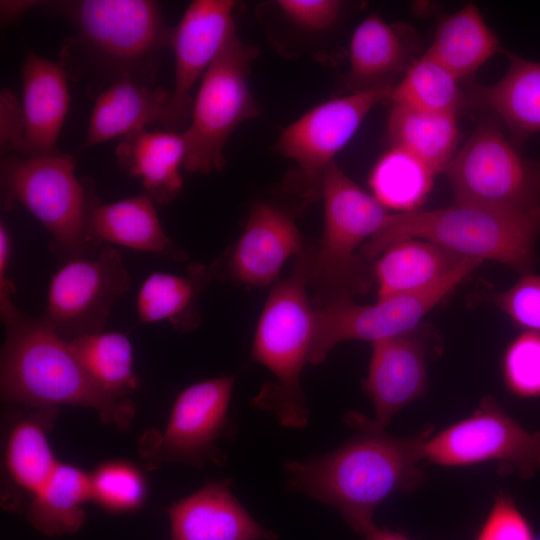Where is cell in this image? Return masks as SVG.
<instances>
[{
  "label": "cell",
  "mask_w": 540,
  "mask_h": 540,
  "mask_svg": "<svg viewBox=\"0 0 540 540\" xmlns=\"http://www.w3.org/2000/svg\"><path fill=\"white\" fill-rule=\"evenodd\" d=\"M365 538L366 540H410L399 532L377 526Z\"/></svg>",
  "instance_id": "cell-42"
},
{
  "label": "cell",
  "mask_w": 540,
  "mask_h": 540,
  "mask_svg": "<svg viewBox=\"0 0 540 540\" xmlns=\"http://www.w3.org/2000/svg\"><path fill=\"white\" fill-rule=\"evenodd\" d=\"M37 1H1V20L10 24L19 19L23 13L34 8Z\"/></svg>",
  "instance_id": "cell-41"
},
{
  "label": "cell",
  "mask_w": 540,
  "mask_h": 540,
  "mask_svg": "<svg viewBox=\"0 0 540 540\" xmlns=\"http://www.w3.org/2000/svg\"><path fill=\"white\" fill-rule=\"evenodd\" d=\"M493 301L517 326L540 334V276L525 274Z\"/></svg>",
  "instance_id": "cell-36"
},
{
  "label": "cell",
  "mask_w": 540,
  "mask_h": 540,
  "mask_svg": "<svg viewBox=\"0 0 540 540\" xmlns=\"http://www.w3.org/2000/svg\"><path fill=\"white\" fill-rule=\"evenodd\" d=\"M475 540H535L530 525L513 500L501 494L495 501Z\"/></svg>",
  "instance_id": "cell-37"
},
{
  "label": "cell",
  "mask_w": 540,
  "mask_h": 540,
  "mask_svg": "<svg viewBox=\"0 0 540 540\" xmlns=\"http://www.w3.org/2000/svg\"><path fill=\"white\" fill-rule=\"evenodd\" d=\"M393 85L350 92L311 108L288 125L276 142V150L291 160L304 180V193L321 192L326 169L354 136L372 108L389 99Z\"/></svg>",
  "instance_id": "cell-13"
},
{
  "label": "cell",
  "mask_w": 540,
  "mask_h": 540,
  "mask_svg": "<svg viewBox=\"0 0 540 540\" xmlns=\"http://www.w3.org/2000/svg\"><path fill=\"white\" fill-rule=\"evenodd\" d=\"M457 79L446 67L425 52L414 59L394 84L392 104L420 110L456 113L463 102Z\"/></svg>",
  "instance_id": "cell-33"
},
{
  "label": "cell",
  "mask_w": 540,
  "mask_h": 540,
  "mask_svg": "<svg viewBox=\"0 0 540 540\" xmlns=\"http://www.w3.org/2000/svg\"><path fill=\"white\" fill-rule=\"evenodd\" d=\"M387 132L392 146L417 157L435 175L446 171L457 152L456 113L392 104Z\"/></svg>",
  "instance_id": "cell-28"
},
{
  "label": "cell",
  "mask_w": 540,
  "mask_h": 540,
  "mask_svg": "<svg viewBox=\"0 0 540 540\" xmlns=\"http://www.w3.org/2000/svg\"><path fill=\"white\" fill-rule=\"evenodd\" d=\"M257 50L235 33L199 82L193 98L184 169L210 174L225 165V146L236 128L260 114L249 74Z\"/></svg>",
  "instance_id": "cell-8"
},
{
  "label": "cell",
  "mask_w": 540,
  "mask_h": 540,
  "mask_svg": "<svg viewBox=\"0 0 540 540\" xmlns=\"http://www.w3.org/2000/svg\"><path fill=\"white\" fill-rule=\"evenodd\" d=\"M24 118L23 156L60 151L57 141L70 106L69 76L60 61L26 49L21 67Z\"/></svg>",
  "instance_id": "cell-18"
},
{
  "label": "cell",
  "mask_w": 540,
  "mask_h": 540,
  "mask_svg": "<svg viewBox=\"0 0 540 540\" xmlns=\"http://www.w3.org/2000/svg\"><path fill=\"white\" fill-rule=\"evenodd\" d=\"M445 173L455 203L505 212L540 207V158L522 155L491 121L476 127Z\"/></svg>",
  "instance_id": "cell-9"
},
{
  "label": "cell",
  "mask_w": 540,
  "mask_h": 540,
  "mask_svg": "<svg viewBox=\"0 0 540 540\" xmlns=\"http://www.w3.org/2000/svg\"><path fill=\"white\" fill-rule=\"evenodd\" d=\"M11 236L3 220L0 222V295H13L14 283L8 278L7 271L11 256Z\"/></svg>",
  "instance_id": "cell-40"
},
{
  "label": "cell",
  "mask_w": 540,
  "mask_h": 540,
  "mask_svg": "<svg viewBox=\"0 0 540 540\" xmlns=\"http://www.w3.org/2000/svg\"><path fill=\"white\" fill-rule=\"evenodd\" d=\"M501 50L478 7L469 3L440 22L426 52L460 80Z\"/></svg>",
  "instance_id": "cell-29"
},
{
  "label": "cell",
  "mask_w": 540,
  "mask_h": 540,
  "mask_svg": "<svg viewBox=\"0 0 540 540\" xmlns=\"http://www.w3.org/2000/svg\"><path fill=\"white\" fill-rule=\"evenodd\" d=\"M170 93L157 83L135 78L117 80L93 98L87 133L80 152L161 124L170 104Z\"/></svg>",
  "instance_id": "cell-21"
},
{
  "label": "cell",
  "mask_w": 540,
  "mask_h": 540,
  "mask_svg": "<svg viewBox=\"0 0 540 540\" xmlns=\"http://www.w3.org/2000/svg\"><path fill=\"white\" fill-rule=\"evenodd\" d=\"M0 179L2 209H27L49 232L50 250L63 263L98 255L103 246L91 214L100 201L91 184L77 178L73 155H7L1 157Z\"/></svg>",
  "instance_id": "cell-5"
},
{
  "label": "cell",
  "mask_w": 540,
  "mask_h": 540,
  "mask_svg": "<svg viewBox=\"0 0 540 540\" xmlns=\"http://www.w3.org/2000/svg\"><path fill=\"white\" fill-rule=\"evenodd\" d=\"M277 6L285 18L297 27L321 32L335 24L342 3L336 0H278Z\"/></svg>",
  "instance_id": "cell-38"
},
{
  "label": "cell",
  "mask_w": 540,
  "mask_h": 540,
  "mask_svg": "<svg viewBox=\"0 0 540 540\" xmlns=\"http://www.w3.org/2000/svg\"><path fill=\"white\" fill-rule=\"evenodd\" d=\"M68 345L92 377L105 391L128 397L139 385L133 368V348L120 332H100L68 341Z\"/></svg>",
  "instance_id": "cell-31"
},
{
  "label": "cell",
  "mask_w": 540,
  "mask_h": 540,
  "mask_svg": "<svg viewBox=\"0 0 540 540\" xmlns=\"http://www.w3.org/2000/svg\"><path fill=\"white\" fill-rule=\"evenodd\" d=\"M538 540H540V539H538Z\"/></svg>",
  "instance_id": "cell-43"
},
{
  "label": "cell",
  "mask_w": 540,
  "mask_h": 540,
  "mask_svg": "<svg viewBox=\"0 0 540 540\" xmlns=\"http://www.w3.org/2000/svg\"><path fill=\"white\" fill-rule=\"evenodd\" d=\"M92 499L108 511L126 512L141 506L146 484L141 472L124 461L107 462L90 475Z\"/></svg>",
  "instance_id": "cell-34"
},
{
  "label": "cell",
  "mask_w": 540,
  "mask_h": 540,
  "mask_svg": "<svg viewBox=\"0 0 540 540\" xmlns=\"http://www.w3.org/2000/svg\"><path fill=\"white\" fill-rule=\"evenodd\" d=\"M5 329L0 391L4 401L24 408L73 405L94 409L101 421L126 431L136 413L129 397L101 388L72 353L68 341L42 318L25 315L11 295H0Z\"/></svg>",
  "instance_id": "cell-3"
},
{
  "label": "cell",
  "mask_w": 540,
  "mask_h": 540,
  "mask_svg": "<svg viewBox=\"0 0 540 540\" xmlns=\"http://www.w3.org/2000/svg\"><path fill=\"white\" fill-rule=\"evenodd\" d=\"M324 204L322 237L305 251L308 286L319 305L351 297L369 286L361 247L385 224L390 213L372 194L364 191L336 164L321 182Z\"/></svg>",
  "instance_id": "cell-7"
},
{
  "label": "cell",
  "mask_w": 540,
  "mask_h": 540,
  "mask_svg": "<svg viewBox=\"0 0 540 540\" xmlns=\"http://www.w3.org/2000/svg\"><path fill=\"white\" fill-rule=\"evenodd\" d=\"M540 207L505 212L455 203L433 210L390 213L383 227L360 249L366 262L406 239H423L479 261L504 264L522 275L537 263Z\"/></svg>",
  "instance_id": "cell-4"
},
{
  "label": "cell",
  "mask_w": 540,
  "mask_h": 540,
  "mask_svg": "<svg viewBox=\"0 0 540 540\" xmlns=\"http://www.w3.org/2000/svg\"><path fill=\"white\" fill-rule=\"evenodd\" d=\"M130 283L121 252L104 245L94 258L63 263L51 278L41 317L67 341L100 333Z\"/></svg>",
  "instance_id": "cell-12"
},
{
  "label": "cell",
  "mask_w": 540,
  "mask_h": 540,
  "mask_svg": "<svg viewBox=\"0 0 540 540\" xmlns=\"http://www.w3.org/2000/svg\"><path fill=\"white\" fill-rule=\"evenodd\" d=\"M466 276L454 277L432 289L411 295L357 304L351 297L327 301L316 308L309 364L323 362L339 343L374 342L411 334L423 317L444 300Z\"/></svg>",
  "instance_id": "cell-14"
},
{
  "label": "cell",
  "mask_w": 540,
  "mask_h": 540,
  "mask_svg": "<svg viewBox=\"0 0 540 540\" xmlns=\"http://www.w3.org/2000/svg\"><path fill=\"white\" fill-rule=\"evenodd\" d=\"M345 422L354 433L334 450L284 463L286 485L334 507L364 537L375 527L378 506L397 492L419 486L424 474L422 445L428 428L409 437H394L374 420L350 412Z\"/></svg>",
  "instance_id": "cell-1"
},
{
  "label": "cell",
  "mask_w": 540,
  "mask_h": 540,
  "mask_svg": "<svg viewBox=\"0 0 540 540\" xmlns=\"http://www.w3.org/2000/svg\"><path fill=\"white\" fill-rule=\"evenodd\" d=\"M115 155L119 166L140 179L145 194L156 204L168 205L179 195L187 155L183 130L138 131L120 139Z\"/></svg>",
  "instance_id": "cell-22"
},
{
  "label": "cell",
  "mask_w": 540,
  "mask_h": 540,
  "mask_svg": "<svg viewBox=\"0 0 540 540\" xmlns=\"http://www.w3.org/2000/svg\"><path fill=\"white\" fill-rule=\"evenodd\" d=\"M435 174L411 153L392 146L375 163L369 176L372 195L386 208L418 210L432 188Z\"/></svg>",
  "instance_id": "cell-32"
},
{
  "label": "cell",
  "mask_w": 540,
  "mask_h": 540,
  "mask_svg": "<svg viewBox=\"0 0 540 540\" xmlns=\"http://www.w3.org/2000/svg\"><path fill=\"white\" fill-rule=\"evenodd\" d=\"M305 250L293 217L267 202L254 204L230 253L228 270L238 282L263 287L273 283L285 263Z\"/></svg>",
  "instance_id": "cell-16"
},
{
  "label": "cell",
  "mask_w": 540,
  "mask_h": 540,
  "mask_svg": "<svg viewBox=\"0 0 540 540\" xmlns=\"http://www.w3.org/2000/svg\"><path fill=\"white\" fill-rule=\"evenodd\" d=\"M91 228L102 244L108 242L177 262L188 258L165 232L155 202L147 194L99 202L91 214Z\"/></svg>",
  "instance_id": "cell-24"
},
{
  "label": "cell",
  "mask_w": 540,
  "mask_h": 540,
  "mask_svg": "<svg viewBox=\"0 0 540 540\" xmlns=\"http://www.w3.org/2000/svg\"><path fill=\"white\" fill-rule=\"evenodd\" d=\"M233 376L194 383L174 401L164 432L149 431L140 441L141 457L150 468L181 462L203 468L224 461L218 443L230 431L229 405Z\"/></svg>",
  "instance_id": "cell-10"
},
{
  "label": "cell",
  "mask_w": 540,
  "mask_h": 540,
  "mask_svg": "<svg viewBox=\"0 0 540 540\" xmlns=\"http://www.w3.org/2000/svg\"><path fill=\"white\" fill-rule=\"evenodd\" d=\"M24 141V118L21 101L13 91L0 93V152L1 157L21 154Z\"/></svg>",
  "instance_id": "cell-39"
},
{
  "label": "cell",
  "mask_w": 540,
  "mask_h": 540,
  "mask_svg": "<svg viewBox=\"0 0 540 540\" xmlns=\"http://www.w3.org/2000/svg\"><path fill=\"white\" fill-rule=\"evenodd\" d=\"M90 499V476L78 467L58 463L30 500L27 517L32 526L45 535L72 534L83 526L84 504Z\"/></svg>",
  "instance_id": "cell-30"
},
{
  "label": "cell",
  "mask_w": 540,
  "mask_h": 540,
  "mask_svg": "<svg viewBox=\"0 0 540 540\" xmlns=\"http://www.w3.org/2000/svg\"><path fill=\"white\" fill-rule=\"evenodd\" d=\"M213 276L200 263L189 266L183 276L154 272L147 276L137 295L139 324L167 321L181 333L191 332L200 323L198 299Z\"/></svg>",
  "instance_id": "cell-26"
},
{
  "label": "cell",
  "mask_w": 540,
  "mask_h": 540,
  "mask_svg": "<svg viewBox=\"0 0 540 540\" xmlns=\"http://www.w3.org/2000/svg\"><path fill=\"white\" fill-rule=\"evenodd\" d=\"M371 345L363 388L373 404L374 421L385 428L401 409L425 392L426 351L411 334L380 339Z\"/></svg>",
  "instance_id": "cell-17"
},
{
  "label": "cell",
  "mask_w": 540,
  "mask_h": 540,
  "mask_svg": "<svg viewBox=\"0 0 540 540\" xmlns=\"http://www.w3.org/2000/svg\"><path fill=\"white\" fill-rule=\"evenodd\" d=\"M406 29L389 24L377 14L363 19L349 44L347 86L351 92L383 85L406 71L414 61V42Z\"/></svg>",
  "instance_id": "cell-23"
},
{
  "label": "cell",
  "mask_w": 540,
  "mask_h": 540,
  "mask_svg": "<svg viewBox=\"0 0 540 540\" xmlns=\"http://www.w3.org/2000/svg\"><path fill=\"white\" fill-rule=\"evenodd\" d=\"M61 16L74 27L59 61L69 78L87 80L94 97L124 78L156 83L159 54L170 47L172 29L151 0L37 1L35 8Z\"/></svg>",
  "instance_id": "cell-2"
},
{
  "label": "cell",
  "mask_w": 540,
  "mask_h": 540,
  "mask_svg": "<svg viewBox=\"0 0 540 540\" xmlns=\"http://www.w3.org/2000/svg\"><path fill=\"white\" fill-rule=\"evenodd\" d=\"M307 287L304 250L295 257L292 273L271 289L252 343L253 360L275 377L261 388L252 405L270 411L278 423L290 428H302L309 419L301 374L309 364L316 309Z\"/></svg>",
  "instance_id": "cell-6"
},
{
  "label": "cell",
  "mask_w": 540,
  "mask_h": 540,
  "mask_svg": "<svg viewBox=\"0 0 540 540\" xmlns=\"http://www.w3.org/2000/svg\"><path fill=\"white\" fill-rule=\"evenodd\" d=\"M422 457L445 467L498 462L529 478L540 469V431H527L485 397L469 417L426 438Z\"/></svg>",
  "instance_id": "cell-11"
},
{
  "label": "cell",
  "mask_w": 540,
  "mask_h": 540,
  "mask_svg": "<svg viewBox=\"0 0 540 540\" xmlns=\"http://www.w3.org/2000/svg\"><path fill=\"white\" fill-rule=\"evenodd\" d=\"M509 66L492 85H476L471 99L498 116L517 142L540 132V62L506 53Z\"/></svg>",
  "instance_id": "cell-25"
},
{
  "label": "cell",
  "mask_w": 540,
  "mask_h": 540,
  "mask_svg": "<svg viewBox=\"0 0 540 540\" xmlns=\"http://www.w3.org/2000/svg\"><path fill=\"white\" fill-rule=\"evenodd\" d=\"M235 7L232 0H194L172 29L175 78L164 129L179 131L190 118L193 88L236 33Z\"/></svg>",
  "instance_id": "cell-15"
},
{
  "label": "cell",
  "mask_w": 540,
  "mask_h": 540,
  "mask_svg": "<svg viewBox=\"0 0 540 540\" xmlns=\"http://www.w3.org/2000/svg\"><path fill=\"white\" fill-rule=\"evenodd\" d=\"M231 479L210 482L168 509L170 540H275L241 505Z\"/></svg>",
  "instance_id": "cell-19"
},
{
  "label": "cell",
  "mask_w": 540,
  "mask_h": 540,
  "mask_svg": "<svg viewBox=\"0 0 540 540\" xmlns=\"http://www.w3.org/2000/svg\"><path fill=\"white\" fill-rule=\"evenodd\" d=\"M13 424L5 447V468L12 485L30 500L52 475L58 463L48 433L58 408H26Z\"/></svg>",
  "instance_id": "cell-27"
},
{
  "label": "cell",
  "mask_w": 540,
  "mask_h": 540,
  "mask_svg": "<svg viewBox=\"0 0 540 540\" xmlns=\"http://www.w3.org/2000/svg\"><path fill=\"white\" fill-rule=\"evenodd\" d=\"M480 263L427 240L406 239L374 260L372 277L378 299H385L416 294L454 277L467 276Z\"/></svg>",
  "instance_id": "cell-20"
},
{
  "label": "cell",
  "mask_w": 540,
  "mask_h": 540,
  "mask_svg": "<svg viewBox=\"0 0 540 540\" xmlns=\"http://www.w3.org/2000/svg\"><path fill=\"white\" fill-rule=\"evenodd\" d=\"M505 384L517 396H540V334L525 331L507 346L502 360Z\"/></svg>",
  "instance_id": "cell-35"
}]
</instances>
